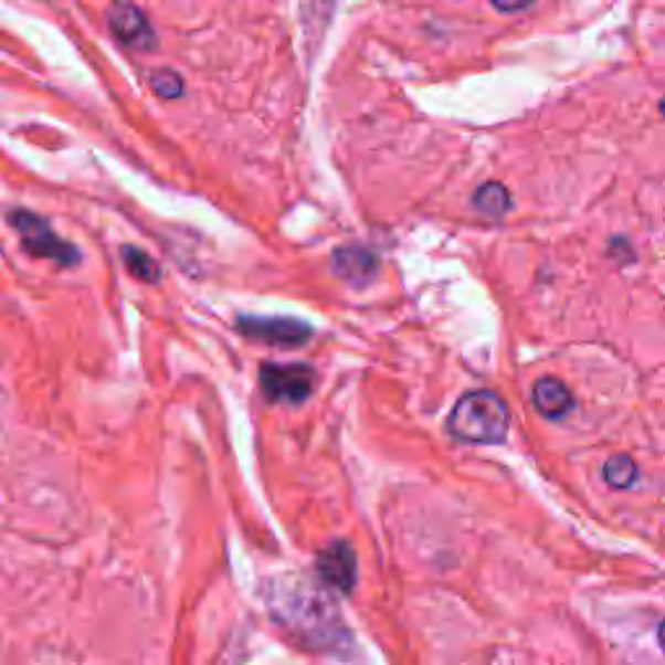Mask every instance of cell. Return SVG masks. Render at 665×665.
<instances>
[{
    "label": "cell",
    "mask_w": 665,
    "mask_h": 665,
    "mask_svg": "<svg viewBox=\"0 0 665 665\" xmlns=\"http://www.w3.org/2000/svg\"><path fill=\"white\" fill-rule=\"evenodd\" d=\"M273 609H276L281 622L292 626V632L299 634L313 647H336L341 640H349L336 605L320 590L313 588V593H309V590L292 588V595L273 603Z\"/></svg>",
    "instance_id": "6da1fadb"
},
{
    "label": "cell",
    "mask_w": 665,
    "mask_h": 665,
    "mask_svg": "<svg viewBox=\"0 0 665 665\" xmlns=\"http://www.w3.org/2000/svg\"><path fill=\"white\" fill-rule=\"evenodd\" d=\"M447 430L453 437L473 445H497L507 437L509 409L505 398L492 390H473L455 403L447 419Z\"/></svg>",
    "instance_id": "7a4b0ae2"
},
{
    "label": "cell",
    "mask_w": 665,
    "mask_h": 665,
    "mask_svg": "<svg viewBox=\"0 0 665 665\" xmlns=\"http://www.w3.org/2000/svg\"><path fill=\"white\" fill-rule=\"evenodd\" d=\"M9 224L17 229L21 236V247L27 250L32 257H44V261H53L63 268H71L81 261L78 247H73L71 242L61 240L53 232V226L48 224L42 217H36L32 211L17 209L9 213Z\"/></svg>",
    "instance_id": "3957f363"
},
{
    "label": "cell",
    "mask_w": 665,
    "mask_h": 665,
    "mask_svg": "<svg viewBox=\"0 0 665 665\" xmlns=\"http://www.w3.org/2000/svg\"><path fill=\"white\" fill-rule=\"evenodd\" d=\"M261 388L273 403H305L315 390V369L309 365H276L265 361L261 367Z\"/></svg>",
    "instance_id": "277c9868"
},
{
    "label": "cell",
    "mask_w": 665,
    "mask_h": 665,
    "mask_svg": "<svg viewBox=\"0 0 665 665\" xmlns=\"http://www.w3.org/2000/svg\"><path fill=\"white\" fill-rule=\"evenodd\" d=\"M236 330L253 341L284 346V349H297L313 338V328L307 323L294 320V317H265V315H242L236 320Z\"/></svg>",
    "instance_id": "5b68a950"
},
{
    "label": "cell",
    "mask_w": 665,
    "mask_h": 665,
    "mask_svg": "<svg viewBox=\"0 0 665 665\" xmlns=\"http://www.w3.org/2000/svg\"><path fill=\"white\" fill-rule=\"evenodd\" d=\"M107 27L125 48L140 50V53L157 48V34H154L149 17L136 3H130V0H117V3L109 6Z\"/></svg>",
    "instance_id": "8992f818"
},
{
    "label": "cell",
    "mask_w": 665,
    "mask_h": 665,
    "mask_svg": "<svg viewBox=\"0 0 665 665\" xmlns=\"http://www.w3.org/2000/svg\"><path fill=\"white\" fill-rule=\"evenodd\" d=\"M317 578L338 593H351L357 585V551L346 541H330L317 557Z\"/></svg>",
    "instance_id": "52a82bcc"
},
{
    "label": "cell",
    "mask_w": 665,
    "mask_h": 665,
    "mask_svg": "<svg viewBox=\"0 0 665 665\" xmlns=\"http://www.w3.org/2000/svg\"><path fill=\"white\" fill-rule=\"evenodd\" d=\"M330 268L338 278L349 281L351 286H369L380 273V261L372 250L361 245H344L332 250Z\"/></svg>",
    "instance_id": "ba28073f"
},
{
    "label": "cell",
    "mask_w": 665,
    "mask_h": 665,
    "mask_svg": "<svg viewBox=\"0 0 665 665\" xmlns=\"http://www.w3.org/2000/svg\"><path fill=\"white\" fill-rule=\"evenodd\" d=\"M534 405L546 419H564L574 409V398L557 377H543L534 386Z\"/></svg>",
    "instance_id": "9c48e42d"
},
{
    "label": "cell",
    "mask_w": 665,
    "mask_h": 665,
    "mask_svg": "<svg viewBox=\"0 0 665 665\" xmlns=\"http://www.w3.org/2000/svg\"><path fill=\"white\" fill-rule=\"evenodd\" d=\"M473 209L484 217L499 219L513 209V198H509V190L502 182H484L482 188L473 193Z\"/></svg>",
    "instance_id": "30bf717a"
},
{
    "label": "cell",
    "mask_w": 665,
    "mask_h": 665,
    "mask_svg": "<svg viewBox=\"0 0 665 665\" xmlns=\"http://www.w3.org/2000/svg\"><path fill=\"white\" fill-rule=\"evenodd\" d=\"M120 255H123L125 268H128V273L133 278L144 281V284H159L161 268L149 253H144V250L136 247V245H125L120 250Z\"/></svg>",
    "instance_id": "8fae6325"
},
{
    "label": "cell",
    "mask_w": 665,
    "mask_h": 665,
    "mask_svg": "<svg viewBox=\"0 0 665 665\" xmlns=\"http://www.w3.org/2000/svg\"><path fill=\"white\" fill-rule=\"evenodd\" d=\"M603 478L613 489H630L637 482V463L630 455H613L603 465Z\"/></svg>",
    "instance_id": "7c38bea8"
},
{
    "label": "cell",
    "mask_w": 665,
    "mask_h": 665,
    "mask_svg": "<svg viewBox=\"0 0 665 665\" xmlns=\"http://www.w3.org/2000/svg\"><path fill=\"white\" fill-rule=\"evenodd\" d=\"M149 84H151V88L154 92L159 94L161 99H177V97H182V78L177 76L175 71H169V68H159V71H154L151 73V78H149Z\"/></svg>",
    "instance_id": "4fadbf2b"
},
{
    "label": "cell",
    "mask_w": 665,
    "mask_h": 665,
    "mask_svg": "<svg viewBox=\"0 0 665 665\" xmlns=\"http://www.w3.org/2000/svg\"><path fill=\"white\" fill-rule=\"evenodd\" d=\"M494 9L502 13H517V11H526L534 0H492Z\"/></svg>",
    "instance_id": "5bb4252c"
},
{
    "label": "cell",
    "mask_w": 665,
    "mask_h": 665,
    "mask_svg": "<svg viewBox=\"0 0 665 665\" xmlns=\"http://www.w3.org/2000/svg\"><path fill=\"white\" fill-rule=\"evenodd\" d=\"M332 3H336V0H313V13H323V17H328Z\"/></svg>",
    "instance_id": "9a60e30c"
}]
</instances>
